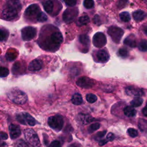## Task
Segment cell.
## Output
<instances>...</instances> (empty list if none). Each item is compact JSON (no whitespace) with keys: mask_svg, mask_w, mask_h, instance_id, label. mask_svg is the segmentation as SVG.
<instances>
[{"mask_svg":"<svg viewBox=\"0 0 147 147\" xmlns=\"http://www.w3.org/2000/svg\"><path fill=\"white\" fill-rule=\"evenodd\" d=\"M8 98L14 103L17 104H24L27 100V94L18 89H12L7 93Z\"/></svg>","mask_w":147,"mask_h":147,"instance_id":"6da1fadb","label":"cell"},{"mask_svg":"<svg viewBox=\"0 0 147 147\" xmlns=\"http://www.w3.org/2000/svg\"><path fill=\"white\" fill-rule=\"evenodd\" d=\"M27 141L33 147H41V144L37 133L32 129H26L24 131Z\"/></svg>","mask_w":147,"mask_h":147,"instance_id":"7a4b0ae2","label":"cell"},{"mask_svg":"<svg viewBox=\"0 0 147 147\" xmlns=\"http://www.w3.org/2000/svg\"><path fill=\"white\" fill-rule=\"evenodd\" d=\"M48 124L52 129L59 132L63 128L64 124L63 118L60 115L51 116L48 120Z\"/></svg>","mask_w":147,"mask_h":147,"instance_id":"3957f363","label":"cell"},{"mask_svg":"<svg viewBox=\"0 0 147 147\" xmlns=\"http://www.w3.org/2000/svg\"><path fill=\"white\" fill-rule=\"evenodd\" d=\"M17 120L21 124L24 125H29L30 126H35L37 122L35 119L29 113L23 112L16 116Z\"/></svg>","mask_w":147,"mask_h":147,"instance_id":"277c9868","label":"cell"},{"mask_svg":"<svg viewBox=\"0 0 147 147\" xmlns=\"http://www.w3.org/2000/svg\"><path fill=\"white\" fill-rule=\"evenodd\" d=\"M108 33L114 43H119L124 35V31L120 28L112 26L108 29Z\"/></svg>","mask_w":147,"mask_h":147,"instance_id":"5b68a950","label":"cell"},{"mask_svg":"<svg viewBox=\"0 0 147 147\" xmlns=\"http://www.w3.org/2000/svg\"><path fill=\"white\" fill-rule=\"evenodd\" d=\"M36 29L32 27H27L21 31L22 39L24 41H30L34 39L36 35Z\"/></svg>","mask_w":147,"mask_h":147,"instance_id":"8992f818","label":"cell"},{"mask_svg":"<svg viewBox=\"0 0 147 147\" xmlns=\"http://www.w3.org/2000/svg\"><path fill=\"white\" fill-rule=\"evenodd\" d=\"M107 43L105 35L102 32L96 33L93 38V43L97 48H102L104 47Z\"/></svg>","mask_w":147,"mask_h":147,"instance_id":"52a82bcc","label":"cell"},{"mask_svg":"<svg viewBox=\"0 0 147 147\" xmlns=\"http://www.w3.org/2000/svg\"><path fill=\"white\" fill-rule=\"evenodd\" d=\"M78 11L77 9H67L63 14V19L66 23H70L77 16Z\"/></svg>","mask_w":147,"mask_h":147,"instance_id":"ba28073f","label":"cell"},{"mask_svg":"<svg viewBox=\"0 0 147 147\" xmlns=\"http://www.w3.org/2000/svg\"><path fill=\"white\" fill-rule=\"evenodd\" d=\"M77 85L82 88L89 89L92 88L94 85V80L87 77L80 78L77 81Z\"/></svg>","mask_w":147,"mask_h":147,"instance_id":"9c48e42d","label":"cell"},{"mask_svg":"<svg viewBox=\"0 0 147 147\" xmlns=\"http://www.w3.org/2000/svg\"><path fill=\"white\" fill-rule=\"evenodd\" d=\"M18 11L11 8H5L2 12V18L8 21L13 20L17 15Z\"/></svg>","mask_w":147,"mask_h":147,"instance_id":"30bf717a","label":"cell"},{"mask_svg":"<svg viewBox=\"0 0 147 147\" xmlns=\"http://www.w3.org/2000/svg\"><path fill=\"white\" fill-rule=\"evenodd\" d=\"M63 40L62 34L59 31H56L53 32L50 36V42L52 45L59 47L62 43Z\"/></svg>","mask_w":147,"mask_h":147,"instance_id":"8fae6325","label":"cell"},{"mask_svg":"<svg viewBox=\"0 0 147 147\" xmlns=\"http://www.w3.org/2000/svg\"><path fill=\"white\" fill-rule=\"evenodd\" d=\"M125 93L129 96L139 97L144 95V92L142 89L134 87L128 86L125 88Z\"/></svg>","mask_w":147,"mask_h":147,"instance_id":"7c38bea8","label":"cell"},{"mask_svg":"<svg viewBox=\"0 0 147 147\" xmlns=\"http://www.w3.org/2000/svg\"><path fill=\"white\" fill-rule=\"evenodd\" d=\"M40 9L38 5L32 4L29 5L25 11V15L28 17H33L34 16H37L40 12Z\"/></svg>","mask_w":147,"mask_h":147,"instance_id":"4fadbf2b","label":"cell"},{"mask_svg":"<svg viewBox=\"0 0 147 147\" xmlns=\"http://www.w3.org/2000/svg\"><path fill=\"white\" fill-rule=\"evenodd\" d=\"M77 121L81 124V125H87L89 124L93 121H94L96 120L89 116V115H86V114H80L77 116Z\"/></svg>","mask_w":147,"mask_h":147,"instance_id":"5bb4252c","label":"cell"},{"mask_svg":"<svg viewBox=\"0 0 147 147\" xmlns=\"http://www.w3.org/2000/svg\"><path fill=\"white\" fill-rule=\"evenodd\" d=\"M10 137L12 139H15L21 135V129L19 125L16 124H11L9 128Z\"/></svg>","mask_w":147,"mask_h":147,"instance_id":"9a60e30c","label":"cell"},{"mask_svg":"<svg viewBox=\"0 0 147 147\" xmlns=\"http://www.w3.org/2000/svg\"><path fill=\"white\" fill-rule=\"evenodd\" d=\"M42 61L40 59H35L32 60L28 65V69L31 71H37L41 69L42 67Z\"/></svg>","mask_w":147,"mask_h":147,"instance_id":"2e32d148","label":"cell"},{"mask_svg":"<svg viewBox=\"0 0 147 147\" xmlns=\"http://www.w3.org/2000/svg\"><path fill=\"white\" fill-rule=\"evenodd\" d=\"M97 57L98 61L104 63L106 62L109 59V55L107 51L105 49H101L97 53Z\"/></svg>","mask_w":147,"mask_h":147,"instance_id":"e0dca14e","label":"cell"},{"mask_svg":"<svg viewBox=\"0 0 147 147\" xmlns=\"http://www.w3.org/2000/svg\"><path fill=\"white\" fill-rule=\"evenodd\" d=\"M7 7L20 11L21 9V5L19 0H9L7 2Z\"/></svg>","mask_w":147,"mask_h":147,"instance_id":"ac0fdd59","label":"cell"},{"mask_svg":"<svg viewBox=\"0 0 147 147\" xmlns=\"http://www.w3.org/2000/svg\"><path fill=\"white\" fill-rule=\"evenodd\" d=\"M132 15L134 20L136 21H142L147 16V14L141 10H137L134 11Z\"/></svg>","mask_w":147,"mask_h":147,"instance_id":"d6986e66","label":"cell"},{"mask_svg":"<svg viewBox=\"0 0 147 147\" xmlns=\"http://www.w3.org/2000/svg\"><path fill=\"white\" fill-rule=\"evenodd\" d=\"M124 43L131 47V48H134L136 46V40L135 36L133 35H130L128 36L124 41Z\"/></svg>","mask_w":147,"mask_h":147,"instance_id":"ffe728a7","label":"cell"},{"mask_svg":"<svg viewBox=\"0 0 147 147\" xmlns=\"http://www.w3.org/2000/svg\"><path fill=\"white\" fill-rule=\"evenodd\" d=\"M44 9L45 11L48 13L51 14L53 12V3L51 0H47L46 1L43 3V4Z\"/></svg>","mask_w":147,"mask_h":147,"instance_id":"44dd1931","label":"cell"},{"mask_svg":"<svg viewBox=\"0 0 147 147\" xmlns=\"http://www.w3.org/2000/svg\"><path fill=\"white\" fill-rule=\"evenodd\" d=\"M71 101L72 104L76 105H80L82 104L84 102L82 97L79 93H76L75 94H74L72 97Z\"/></svg>","mask_w":147,"mask_h":147,"instance_id":"7402d4cb","label":"cell"},{"mask_svg":"<svg viewBox=\"0 0 147 147\" xmlns=\"http://www.w3.org/2000/svg\"><path fill=\"white\" fill-rule=\"evenodd\" d=\"M124 114L129 117H134L136 114V110L132 106H126L124 109Z\"/></svg>","mask_w":147,"mask_h":147,"instance_id":"603a6c76","label":"cell"},{"mask_svg":"<svg viewBox=\"0 0 147 147\" xmlns=\"http://www.w3.org/2000/svg\"><path fill=\"white\" fill-rule=\"evenodd\" d=\"M79 41L83 45L88 46L89 45L90 40L89 36L86 35H81L79 36Z\"/></svg>","mask_w":147,"mask_h":147,"instance_id":"cb8c5ba5","label":"cell"},{"mask_svg":"<svg viewBox=\"0 0 147 147\" xmlns=\"http://www.w3.org/2000/svg\"><path fill=\"white\" fill-rule=\"evenodd\" d=\"M89 21H90V19L88 16H86V15L82 16L78 19V24L80 26L88 24L89 23Z\"/></svg>","mask_w":147,"mask_h":147,"instance_id":"d4e9b609","label":"cell"},{"mask_svg":"<svg viewBox=\"0 0 147 147\" xmlns=\"http://www.w3.org/2000/svg\"><path fill=\"white\" fill-rule=\"evenodd\" d=\"M138 49L142 52H145L147 51V40H141L138 44Z\"/></svg>","mask_w":147,"mask_h":147,"instance_id":"484cf974","label":"cell"},{"mask_svg":"<svg viewBox=\"0 0 147 147\" xmlns=\"http://www.w3.org/2000/svg\"><path fill=\"white\" fill-rule=\"evenodd\" d=\"M142 102L143 100L141 98L136 97L130 102V105L132 107H138L142 105Z\"/></svg>","mask_w":147,"mask_h":147,"instance_id":"4316f807","label":"cell"},{"mask_svg":"<svg viewBox=\"0 0 147 147\" xmlns=\"http://www.w3.org/2000/svg\"><path fill=\"white\" fill-rule=\"evenodd\" d=\"M120 19L124 22H128L130 20V15L127 12H123L120 14Z\"/></svg>","mask_w":147,"mask_h":147,"instance_id":"83f0119b","label":"cell"},{"mask_svg":"<svg viewBox=\"0 0 147 147\" xmlns=\"http://www.w3.org/2000/svg\"><path fill=\"white\" fill-rule=\"evenodd\" d=\"M48 19V17H47V16L43 12H40L38 15L36 17V20L38 22H40V23H43V22H45V21H47Z\"/></svg>","mask_w":147,"mask_h":147,"instance_id":"f1b7e54d","label":"cell"},{"mask_svg":"<svg viewBox=\"0 0 147 147\" xmlns=\"http://www.w3.org/2000/svg\"><path fill=\"white\" fill-rule=\"evenodd\" d=\"M138 127L142 131H147V121L142 119L140 120L138 122Z\"/></svg>","mask_w":147,"mask_h":147,"instance_id":"f546056e","label":"cell"},{"mask_svg":"<svg viewBox=\"0 0 147 147\" xmlns=\"http://www.w3.org/2000/svg\"><path fill=\"white\" fill-rule=\"evenodd\" d=\"M0 33H1V37H0V39H1V41L6 40L9 36V32L6 29H1V31H0Z\"/></svg>","mask_w":147,"mask_h":147,"instance_id":"4dcf8cb0","label":"cell"},{"mask_svg":"<svg viewBox=\"0 0 147 147\" xmlns=\"http://www.w3.org/2000/svg\"><path fill=\"white\" fill-rule=\"evenodd\" d=\"M84 5L86 9H91L94 6V1L93 0H84Z\"/></svg>","mask_w":147,"mask_h":147,"instance_id":"1f68e13d","label":"cell"},{"mask_svg":"<svg viewBox=\"0 0 147 147\" xmlns=\"http://www.w3.org/2000/svg\"><path fill=\"white\" fill-rule=\"evenodd\" d=\"M100 127V124L99 123H94L90 125L88 128V131L89 133H93L98 129Z\"/></svg>","mask_w":147,"mask_h":147,"instance_id":"d6a6232c","label":"cell"},{"mask_svg":"<svg viewBox=\"0 0 147 147\" xmlns=\"http://www.w3.org/2000/svg\"><path fill=\"white\" fill-rule=\"evenodd\" d=\"M86 100L89 103H94L97 100V97L93 94H88L86 96Z\"/></svg>","mask_w":147,"mask_h":147,"instance_id":"836d02e7","label":"cell"},{"mask_svg":"<svg viewBox=\"0 0 147 147\" xmlns=\"http://www.w3.org/2000/svg\"><path fill=\"white\" fill-rule=\"evenodd\" d=\"M9 71L7 68L4 67H1V73H0V76H1V78L7 77L9 75Z\"/></svg>","mask_w":147,"mask_h":147,"instance_id":"e575fe53","label":"cell"},{"mask_svg":"<svg viewBox=\"0 0 147 147\" xmlns=\"http://www.w3.org/2000/svg\"><path fill=\"white\" fill-rule=\"evenodd\" d=\"M118 54L120 56H121L122 57H126L128 56L129 52L126 49H125L124 48H122L119 49Z\"/></svg>","mask_w":147,"mask_h":147,"instance_id":"d590c367","label":"cell"},{"mask_svg":"<svg viewBox=\"0 0 147 147\" xmlns=\"http://www.w3.org/2000/svg\"><path fill=\"white\" fill-rule=\"evenodd\" d=\"M128 134L132 137H136L138 136V132L134 128H129L128 129Z\"/></svg>","mask_w":147,"mask_h":147,"instance_id":"8d00e7d4","label":"cell"},{"mask_svg":"<svg viewBox=\"0 0 147 147\" xmlns=\"http://www.w3.org/2000/svg\"><path fill=\"white\" fill-rule=\"evenodd\" d=\"M106 130L98 132L97 134H95V136H94V138L96 140H99L101 139L103 137L105 136V135L106 134Z\"/></svg>","mask_w":147,"mask_h":147,"instance_id":"74e56055","label":"cell"},{"mask_svg":"<svg viewBox=\"0 0 147 147\" xmlns=\"http://www.w3.org/2000/svg\"><path fill=\"white\" fill-rule=\"evenodd\" d=\"M64 1L68 7H74L77 4V0H64Z\"/></svg>","mask_w":147,"mask_h":147,"instance_id":"f35d334b","label":"cell"},{"mask_svg":"<svg viewBox=\"0 0 147 147\" xmlns=\"http://www.w3.org/2000/svg\"><path fill=\"white\" fill-rule=\"evenodd\" d=\"M6 56H7V59L8 60L12 61V60H14V59L16 58V54L15 53L9 52H7Z\"/></svg>","mask_w":147,"mask_h":147,"instance_id":"ab89813d","label":"cell"},{"mask_svg":"<svg viewBox=\"0 0 147 147\" xmlns=\"http://www.w3.org/2000/svg\"><path fill=\"white\" fill-rule=\"evenodd\" d=\"M17 147H29L28 145L23 140H19L16 142Z\"/></svg>","mask_w":147,"mask_h":147,"instance_id":"60d3db41","label":"cell"},{"mask_svg":"<svg viewBox=\"0 0 147 147\" xmlns=\"http://www.w3.org/2000/svg\"><path fill=\"white\" fill-rule=\"evenodd\" d=\"M49 147H61V143L59 141L55 140L51 143Z\"/></svg>","mask_w":147,"mask_h":147,"instance_id":"b9f144b4","label":"cell"},{"mask_svg":"<svg viewBox=\"0 0 147 147\" xmlns=\"http://www.w3.org/2000/svg\"><path fill=\"white\" fill-rule=\"evenodd\" d=\"M114 138H115L114 135L112 133H109L107 135V137H106V139L108 141H112L114 139Z\"/></svg>","mask_w":147,"mask_h":147,"instance_id":"7bdbcfd3","label":"cell"},{"mask_svg":"<svg viewBox=\"0 0 147 147\" xmlns=\"http://www.w3.org/2000/svg\"><path fill=\"white\" fill-rule=\"evenodd\" d=\"M1 137L3 140H7L8 138V135L7 134V133H5V132H2L1 133Z\"/></svg>","mask_w":147,"mask_h":147,"instance_id":"ee69618b","label":"cell"},{"mask_svg":"<svg viewBox=\"0 0 147 147\" xmlns=\"http://www.w3.org/2000/svg\"><path fill=\"white\" fill-rule=\"evenodd\" d=\"M108 142V141H107V140H106V138L104 139V140H101L100 141V142H99V145L102 146V145L106 144Z\"/></svg>","mask_w":147,"mask_h":147,"instance_id":"f6af8a7d","label":"cell"},{"mask_svg":"<svg viewBox=\"0 0 147 147\" xmlns=\"http://www.w3.org/2000/svg\"><path fill=\"white\" fill-rule=\"evenodd\" d=\"M142 113L145 117H147V107H145L142 109Z\"/></svg>","mask_w":147,"mask_h":147,"instance_id":"bcb514c9","label":"cell"},{"mask_svg":"<svg viewBox=\"0 0 147 147\" xmlns=\"http://www.w3.org/2000/svg\"><path fill=\"white\" fill-rule=\"evenodd\" d=\"M142 31L144 32V33L147 36V25H145L142 28Z\"/></svg>","mask_w":147,"mask_h":147,"instance_id":"7dc6e473","label":"cell"},{"mask_svg":"<svg viewBox=\"0 0 147 147\" xmlns=\"http://www.w3.org/2000/svg\"><path fill=\"white\" fill-rule=\"evenodd\" d=\"M69 147H80V145L77 143H74L71 144Z\"/></svg>","mask_w":147,"mask_h":147,"instance_id":"c3c4849f","label":"cell"},{"mask_svg":"<svg viewBox=\"0 0 147 147\" xmlns=\"http://www.w3.org/2000/svg\"><path fill=\"white\" fill-rule=\"evenodd\" d=\"M143 1L146 5H147V0H143Z\"/></svg>","mask_w":147,"mask_h":147,"instance_id":"681fc988","label":"cell"},{"mask_svg":"<svg viewBox=\"0 0 147 147\" xmlns=\"http://www.w3.org/2000/svg\"><path fill=\"white\" fill-rule=\"evenodd\" d=\"M146 107H147V102H146Z\"/></svg>","mask_w":147,"mask_h":147,"instance_id":"f907efd6","label":"cell"}]
</instances>
